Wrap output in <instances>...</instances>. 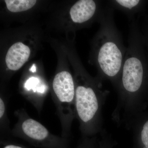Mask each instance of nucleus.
Wrapping results in <instances>:
<instances>
[{"instance_id": "obj_8", "label": "nucleus", "mask_w": 148, "mask_h": 148, "mask_svg": "<svg viewBox=\"0 0 148 148\" xmlns=\"http://www.w3.org/2000/svg\"><path fill=\"white\" fill-rule=\"evenodd\" d=\"M142 2L140 0H112L107 1L112 8L125 14L129 21L135 18V14L140 10Z\"/></svg>"}, {"instance_id": "obj_12", "label": "nucleus", "mask_w": 148, "mask_h": 148, "mask_svg": "<svg viewBox=\"0 0 148 148\" xmlns=\"http://www.w3.org/2000/svg\"><path fill=\"white\" fill-rule=\"evenodd\" d=\"M6 102L2 97L0 98V121L2 129L8 128V121L7 116Z\"/></svg>"}, {"instance_id": "obj_10", "label": "nucleus", "mask_w": 148, "mask_h": 148, "mask_svg": "<svg viewBox=\"0 0 148 148\" xmlns=\"http://www.w3.org/2000/svg\"><path fill=\"white\" fill-rule=\"evenodd\" d=\"M7 8L12 12L25 11L35 5L36 1L34 0H5Z\"/></svg>"}, {"instance_id": "obj_3", "label": "nucleus", "mask_w": 148, "mask_h": 148, "mask_svg": "<svg viewBox=\"0 0 148 148\" xmlns=\"http://www.w3.org/2000/svg\"><path fill=\"white\" fill-rule=\"evenodd\" d=\"M75 110L79 129L84 137H94L103 129L102 110L109 92L103 81L80 71L76 76Z\"/></svg>"}, {"instance_id": "obj_1", "label": "nucleus", "mask_w": 148, "mask_h": 148, "mask_svg": "<svg viewBox=\"0 0 148 148\" xmlns=\"http://www.w3.org/2000/svg\"><path fill=\"white\" fill-rule=\"evenodd\" d=\"M129 22L128 45L116 89L117 103L112 114L114 121L127 129L140 114L145 72L142 38L138 24L135 18Z\"/></svg>"}, {"instance_id": "obj_5", "label": "nucleus", "mask_w": 148, "mask_h": 148, "mask_svg": "<svg viewBox=\"0 0 148 148\" xmlns=\"http://www.w3.org/2000/svg\"><path fill=\"white\" fill-rule=\"evenodd\" d=\"M18 120L12 134L32 143L48 147H61L66 139L51 133L42 123L28 115L24 110L16 112Z\"/></svg>"}, {"instance_id": "obj_11", "label": "nucleus", "mask_w": 148, "mask_h": 148, "mask_svg": "<svg viewBox=\"0 0 148 148\" xmlns=\"http://www.w3.org/2000/svg\"><path fill=\"white\" fill-rule=\"evenodd\" d=\"M40 80L36 77H32L29 78L24 84L25 89L28 91L32 90L34 92H38L40 94L44 95L46 86L45 85H40Z\"/></svg>"}, {"instance_id": "obj_7", "label": "nucleus", "mask_w": 148, "mask_h": 148, "mask_svg": "<svg viewBox=\"0 0 148 148\" xmlns=\"http://www.w3.org/2000/svg\"><path fill=\"white\" fill-rule=\"evenodd\" d=\"M31 50L29 47L21 42L15 43L8 49L5 56V63L11 71L21 69L30 56Z\"/></svg>"}, {"instance_id": "obj_2", "label": "nucleus", "mask_w": 148, "mask_h": 148, "mask_svg": "<svg viewBox=\"0 0 148 148\" xmlns=\"http://www.w3.org/2000/svg\"><path fill=\"white\" fill-rule=\"evenodd\" d=\"M114 10L107 3L98 21L100 28L93 40L92 52L93 61L98 69L97 77L103 81H109L116 89L127 47L116 25Z\"/></svg>"}, {"instance_id": "obj_6", "label": "nucleus", "mask_w": 148, "mask_h": 148, "mask_svg": "<svg viewBox=\"0 0 148 148\" xmlns=\"http://www.w3.org/2000/svg\"><path fill=\"white\" fill-rule=\"evenodd\" d=\"M103 1L80 0L70 9L71 19L74 24H82L92 20L99 21L106 4Z\"/></svg>"}, {"instance_id": "obj_13", "label": "nucleus", "mask_w": 148, "mask_h": 148, "mask_svg": "<svg viewBox=\"0 0 148 148\" xmlns=\"http://www.w3.org/2000/svg\"><path fill=\"white\" fill-rule=\"evenodd\" d=\"M3 148H24L21 146L16 145H8L5 146Z\"/></svg>"}, {"instance_id": "obj_4", "label": "nucleus", "mask_w": 148, "mask_h": 148, "mask_svg": "<svg viewBox=\"0 0 148 148\" xmlns=\"http://www.w3.org/2000/svg\"><path fill=\"white\" fill-rule=\"evenodd\" d=\"M54 102L61 121L62 137L71 135L72 123L76 118L75 85L71 73L62 71L56 75L52 83Z\"/></svg>"}, {"instance_id": "obj_14", "label": "nucleus", "mask_w": 148, "mask_h": 148, "mask_svg": "<svg viewBox=\"0 0 148 148\" xmlns=\"http://www.w3.org/2000/svg\"><path fill=\"white\" fill-rule=\"evenodd\" d=\"M30 71L33 72V73H35L36 72V67L35 64L33 65V66L31 67V69H30Z\"/></svg>"}, {"instance_id": "obj_9", "label": "nucleus", "mask_w": 148, "mask_h": 148, "mask_svg": "<svg viewBox=\"0 0 148 148\" xmlns=\"http://www.w3.org/2000/svg\"><path fill=\"white\" fill-rule=\"evenodd\" d=\"M130 129H132L134 138L139 139L143 145V148H148V119L142 126L136 122L132 123Z\"/></svg>"}]
</instances>
